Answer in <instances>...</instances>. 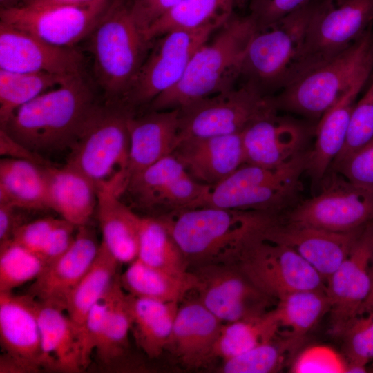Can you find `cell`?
Masks as SVG:
<instances>
[{"instance_id":"cell-50","label":"cell","mask_w":373,"mask_h":373,"mask_svg":"<svg viewBox=\"0 0 373 373\" xmlns=\"http://www.w3.org/2000/svg\"><path fill=\"white\" fill-rule=\"evenodd\" d=\"M76 227L61 219L55 228L39 256L46 261L47 265L61 256L72 245L75 234Z\"/></svg>"},{"instance_id":"cell-32","label":"cell","mask_w":373,"mask_h":373,"mask_svg":"<svg viewBox=\"0 0 373 373\" xmlns=\"http://www.w3.org/2000/svg\"><path fill=\"white\" fill-rule=\"evenodd\" d=\"M235 0H182L158 19L144 32L152 42L175 30L215 31L233 15Z\"/></svg>"},{"instance_id":"cell-49","label":"cell","mask_w":373,"mask_h":373,"mask_svg":"<svg viewBox=\"0 0 373 373\" xmlns=\"http://www.w3.org/2000/svg\"><path fill=\"white\" fill-rule=\"evenodd\" d=\"M182 1L128 0L132 15L144 33L157 19Z\"/></svg>"},{"instance_id":"cell-33","label":"cell","mask_w":373,"mask_h":373,"mask_svg":"<svg viewBox=\"0 0 373 373\" xmlns=\"http://www.w3.org/2000/svg\"><path fill=\"white\" fill-rule=\"evenodd\" d=\"M120 283L122 288L133 296L180 303L193 291L196 280L191 270L183 275L173 274L136 259L120 276Z\"/></svg>"},{"instance_id":"cell-39","label":"cell","mask_w":373,"mask_h":373,"mask_svg":"<svg viewBox=\"0 0 373 373\" xmlns=\"http://www.w3.org/2000/svg\"><path fill=\"white\" fill-rule=\"evenodd\" d=\"M303 338L278 334L251 350L222 361L224 373H271L281 370L302 343Z\"/></svg>"},{"instance_id":"cell-8","label":"cell","mask_w":373,"mask_h":373,"mask_svg":"<svg viewBox=\"0 0 373 373\" xmlns=\"http://www.w3.org/2000/svg\"><path fill=\"white\" fill-rule=\"evenodd\" d=\"M318 3L312 0L272 26L256 31L242 64L240 77L245 82L267 95L269 90H281L288 84Z\"/></svg>"},{"instance_id":"cell-46","label":"cell","mask_w":373,"mask_h":373,"mask_svg":"<svg viewBox=\"0 0 373 373\" xmlns=\"http://www.w3.org/2000/svg\"><path fill=\"white\" fill-rule=\"evenodd\" d=\"M329 170L336 171L354 184L373 192V138Z\"/></svg>"},{"instance_id":"cell-11","label":"cell","mask_w":373,"mask_h":373,"mask_svg":"<svg viewBox=\"0 0 373 373\" xmlns=\"http://www.w3.org/2000/svg\"><path fill=\"white\" fill-rule=\"evenodd\" d=\"M372 23L373 0H319L289 84L352 44Z\"/></svg>"},{"instance_id":"cell-19","label":"cell","mask_w":373,"mask_h":373,"mask_svg":"<svg viewBox=\"0 0 373 373\" xmlns=\"http://www.w3.org/2000/svg\"><path fill=\"white\" fill-rule=\"evenodd\" d=\"M365 225L347 232H334L278 219L262 229L260 235L294 249L327 282L347 257Z\"/></svg>"},{"instance_id":"cell-43","label":"cell","mask_w":373,"mask_h":373,"mask_svg":"<svg viewBox=\"0 0 373 373\" xmlns=\"http://www.w3.org/2000/svg\"><path fill=\"white\" fill-rule=\"evenodd\" d=\"M373 138V82L353 108L345 144L331 164L342 161Z\"/></svg>"},{"instance_id":"cell-28","label":"cell","mask_w":373,"mask_h":373,"mask_svg":"<svg viewBox=\"0 0 373 373\" xmlns=\"http://www.w3.org/2000/svg\"><path fill=\"white\" fill-rule=\"evenodd\" d=\"M48 208L79 227L86 225L97 207L95 184L82 173L66 164L46 166Z\"/></svg>"},{"instance_id":"cell-29","label":"cell","mask_w":373,"mask_h":373,"mask_svg":"<svg viewBox=\"0 0 373 373\" xmlns=\"http://www.w3.org/2000/svg\"><path fill=\"white\" fill-rule=\"evenodd\" d=\"M64 310L37 300V313L46 370H82L79 328Z\"/></svg>"},{"instance_id":"cell-52","label":"cell","mask_w":373,"mask_h":373,"mask_svg":"<svg viewBox=\"0 0 373 373\" xmlns=\"http://www.w3.org/2000/svg\"><path fill=\"white\" fill-rule=\"evenodd\" d=\"M0 372L27 373L35 372L26 363L4 352L3 354L1 355L0 358Z\"/></svg>"},{"instance_id":"cell-12","label":"cell","mask_w":373,"mask_h":373,"mask_svg":"<svg viewBox=\"0 0 373 373\" xmlns=\"http://www.w3.org/2000/svg\"><path fill=\"white\" fill-rule=\"evenodd\" d=\"M320 191L297 203L287 222L334 232H347L373 221V192L359 187L339 173L329 170Z\"/></svg>"},{"instance_id":"cell-45","label":"cell","mask_w":373,"mask_h":373,"mask_svg":"<svg viewBox=\"0 0 373 373\" xmlns=\"http://www.w3.org/2000/svg\"><path fill=\"white\" fill-rule=\"evenodd\" d=\"M113 284L107 294L90 309L80 328L82 370H85L90 365L91 354L95 352L102 338L111 306Z\"/></svg>"},{"instance_id":"cell-3","label":"cell","mask_w":373,"mask_h":373,"mask_svg":"<svg viewBox=\"0 0 373 373\" xmlns=\"http://www.w3.org/2000/svg\"><path fill=\"white\" fill-rule=\"evenodd\" d=\"M256 31L254 22L248 15H233L212 39L199 47L182 79L154 99L149 111L180 108L234 88Z\"/></svg>"},{"instance_id":"cell-31","label":"cell","mask_w":373,"mask_h":373,"mask_svg":"<svg viewBox=\"0 0 373 373\" xmlns=\"http://www.w3.org/2000/svg\"><path fill=\"white\" fill-rule=\"evenodd\" d=\"M131 329L139 347L151 358L165 350L179 303L142 298L127 294Z\"/></svg>"},{"instance_id":"cell-34","label":"cell","mask_w":373,"mask_h":373,"mask_svg":"<svg viewBox=\"0 0 373 373\" xmlns=\"http://www.w3.org/2000/svg\"><path fill=\"white\" fill-rule=\"evenodd\" d=\"M120 263L101 242L97 254L68 298L65 311L81 328L90 309L111 289Z\"/></svg>"},{"instance_id":"cell-24","label":"cell","mask_w":373,"mask_h":373,"mask_svg":"<svg viewBox=\"0 0 373 373\" xmlns=\"http://www.w3.org/2000/svg\"><path fill=\"white\" fill-rule=\"evenodd\" d=\"M223 323L197 299L178 307L165 350L187 367L211 362V353Z\"/></svg>"},{"instance_id":"cell-41","label":"cell","mask_w":373,"mask_h":373,"mask_svg":"<svg viewBox=\"0 0 373 373\" xmlns=\"http://www.w3.org/2000/svg\"><path fill=\"white\" fill-rule=\"evenodd\" d=\"M46 266L39 255L12 240L0 244V292L34 281Z\"/></svg>"},{"instance_id":"cell-42","label":"cell","mask_w":373,"mask_h":373,"mask_svg":"<svg viewBox=\"0 0 373 373\" xmlns=\"http://www.w3.org/2000/svg\"><path fill=\"white\" fill-rule=\"evenodd\" d=\"M348 373L366 372L373 361V309L357 316L342 336Z\"/></svg>"},{"instance_id":"cell-4","label":"cell","mask_w":373,"mask_h":373,"mask_svg":"<svg viewBox=\"0 0 373 373\" xmlns=\"http://www.w3.org/2000/svg\"><path fill=\"white\" fill-rule=\"evenodd\" d=\"M87 38L99 86L107 101L122 102L151 43L135 20L128 0H111Z\"/></svg>"},{"instance_id":"cell-54","label":"cell","mask_w":373,"mask_h":373,"mask_svg":"<svg viewBox=\"0 0 373 373\" xmlns=\"http://www.w3.org/2000/svg\"><path fill=\"white\" fill-rule=\"evenodd\" d=\"M370 289L367 299L363 303L359 316L367 314L373 309V255L372 257L370 268Z\"/></svg>"},{"instance_id":"cell-40","label":"cell","mask_w":373,"mask_h":373,"mask_svg":"<svg viewBox=\"0 0 373 373\" xmlns=\"http://www.w3.org/2000/svg\"><path fill=\"white\" fill-rule=\"evenodd\" d=\"M68 78L46 73H23L0 69L1 126L21 106Z\"/></svg>"},{"instance_id":"cell-15","label":"cell","mask_w":373,"mask_h":373,"mask_svg":"<svg viewBox=\"0 0 373 373\" xmlns=\"http://www.w3.org/2000/svg\"><path fill=\"white\" fill-rule=\"evenodd\" d=\"M210 188L193 179L171 154L129 178L124 192L137 207L163 216L199 207Z\"/></svg>"},{"instance_id":"cell-56","label":"cell","mask_w":373,"mask_h":373,"mask_svg":"<svg viewBox=\"0 0 373 373\" xmlns=\"http://www.w3.org/2000/svg\"><path fill=\"white\" fill-rule=\"evenodd\" d=\"M327 1L330 3H333L336 4V3H340L342 0H327Z\"/></svg>"},{"instance_id":"cell-35","label":"cell","mask_w":373,"mask_h":373,"mask_svg":"<svg viewBox=\"0 0 373 373\" xmlns=\"http://www.w3.org/2000/svg\"><path fill=\"white\" fill-rule=\"evenodd\" d=\"M137 259L173 274L183 275L190 271L181 250L159 217H141Z\"/></svg>"},{"instance_id":"cell-16","label":"cell","mask_w":373,"mask_h":373,"mask_svg":"<svg viewBox=\"0 0 373 373\" xmlns=\"http://www.w3.org/2000/svg\"><path fill=\"white\" fill-rule=\"evenodd\" d=\"M111 0L83 6H17L0 10V19L10 26L55 46L73 47L86 38Z\"/></svg>"},{"instance_id":"cell-38","label":"cell","mask_w":373,"mask_h":373,"mask_svg":"<svg viewBox=\"0 0 373 373\" xmlns=\"http://www.w3.org/2000/svg\"><path fill=\"white\" fill-rule=\"evenodd\" d=\"M131 329L127 294L124 291L119 275L113 284L111 306L102 338L95 350L97 358L103 367L117 366L126 356Z\"/></svg>"},{"instance_id":"cell-37","label":"cell","mask_w":373,"mask_h":373,"mask_svg":"<svg viewBox=\"0 0 373 373\" xmlns=\"http://www.w3.org/2000/svg\"><path fill=\"white\" fill-rule=\"evenodd\" d=\"M329 309L327 289H308L278 300L271 312L280 330L285 328V334L303 338Z\"/></svg>"},{"instance_id":"cell-6","label":"cell","mask_w":373,"mask_h":373,"mask_svg":"<svg viewBox=\"0 0 373 373\" xmlns=\"http://www.w3.org/2000/svg\"><path fill=\"white\" fill-rule=\"evenodd\" d=\"M133 110L122 102L99 104L70 149L66 164L99 187L115 183L126 188Z\"/></svg>"},{"instance_id":"cell-1","label":"cell","mask_w":373,"mask_h":373,"mask_svg":"<svg viewBox=\"0 0 373 373\" xmlns=\"http://www.w3.org/2000/svg\"><path fill=\"white\" fill-rule=\"evenodd\" d=\"M98 105L80 74L21 106L1 129L38 156L70 150Z\"/></svg>"},{"instance_id":"cell-53","label":"cell","mask_w":373,"mask_h":373,"mask_svg":"<svg viewBox=\"0 0 373 373\" xmlns=\"http://www.w3.org/2000/svg\"><path fill=\"white\" fill-rule=\"evenodd\" d=\"M99 0H23L19 6H83Z\"/></svg>"},{"instance_id":"cell-57","label":"cell","mask_w":373,"mask_h":373,"mask_svg":"<svg viewBox=\"0 0 373 373\" xmlns=\"http://www.w3.org/2000/svg\"><path fill=\"white\" fill-rule=\"evenodd\" d=\"M372 367H373V363H372Z\"/></svg>"},{"instance_id":"cell-9","label":"cell","mask_w":373,"mask_h":373,"mask_svg":"<svg viewBox=\"0 0 373 373\" xmlns=\"http://www.w3.org/2000/svg\"><path fill=\"white\" fill-rule=\"evenodd\" d=\"M179 111L178 142L240 133L253 122L278 112L272 96L248 82L189 104Z\"/></svg>"},{"instance_id":"cell-27","label":"cell","mask_w":373,"mask_h":373,"mask_svg":"<svg viewBox=\"0 0 373 373\" xmlns=\"http://www.w3.org/2000/svg\"><path fill=\"white\" fill-rule=\"evenodd\" d=\"M97 191L102 243L120 264H130L137 258L141 217L121 201L123 190L117 184H104Z\"/></svg>"},{"instance_id":"cell-48","label":"cell","mask_w":373,"mask_h":373,"mask_svg":"<svg viewBox=\"0 0 373 373\" xmlns=\"http://www.w3.org/2000/svg\"><path fill=\"white\" fill-rule=\"evenodd\" d=\"M61 220L50 217L25 222L17 229L12 240L39 255Z\"/></svg>"},{"instance_id":"cell-30","label":"cell","mask_w":373,"mask_h":373,"mask_svg":"<svg viewBox=\"0 0 373 373\" xmlns=\"http://www.w3.org/2000/svg\"><path fill=\"white\" fill-rule=\"evenodd\" d=\"M46 166L26 159H1L0 204L22 210L48 209Z\"/></svg>"},{"instance_id":"cell-21","label":"cell","mask_w":373,"mask_h":373,"mask_svg":"<svg viewBox=\"0 0 373 373\" xmlns=\"http://www.w3.org/2000/svg\"><path fill=\"white\" fill-rule=\"evenodd\" d=\"M99 245L93 230L86 225L77 227L72 245L45 267L30 285L28 294L65 311L68 296L93 262Z\"/></svg>"},{"instance_id":"cell-26","label":"cell","mask_w":373,"mask_h":373,"mask_svg":"<svg viewBox=\"0 0 373 373\" xmlns=\"http://www.w3.org/2000/svg\"><path fill=\"white\" fill-rule=\"evenodd\" d=\"M372 72L360 76L347 92L319 119L316 140L309 150L306 171L312 184L319 185L330 166L342 150L346 140L351 115L357 97Z\"/></svg>"},{"instance_id":"cell-13","label":"cell","mask_w":373,"mask_h":373,"mask_svg":"<svg viewBox=\"0 0 373 373\" xmlns=\"http://www.w3.org/2000/svg\"><path fill=\"white\" fill-rule=\"evenodd\" d=\"M213 32L175 30L158 37L122 102L133 110L150 104L157 96L175 86L183 77L195 52Z\"/></svg>"},{"instance_id":"cell-22","label":"cell","mask_w":373,"mask_h":373,"mask_svg":"<svg viewBox=\"0 0 373 373\" xmlns=\"http://www.w3.org/2000/svg\"><path fill=\"white\" fill-rule=\"evenodd\" d=\"M0 341L6 353L35 372L46 364L37 313V300L28 294L0 292Z\"/></svg>"},{"instance_id":"cell-36","label":"cell","mask_w":373,"mask_h":373,"mask_svg":"<svg viewBox=\"0 0 373 373\" xmlns=\"http://www.w3.org/2000/svg\"><path fill=\"white\" fill-rule=\"evenodd\" d=\"M279 332L271 310L259 316L223 323L212 350L211 361L240 355L273 338Z\"/></svg>"},{"instance_id":"cell-10","label":"cell","mask_w":373,"mask_h":373,"mask_svg":"<svg viewBox=\"0 0 373 373\" xmlns=\"http://www.w3.org/2000/svg\"><path fill=\"white\" fill-rule=\"evenodd\" d=\"M262 230L247 240L232 263L256 287L276 301L298 291L326 289L325 280L298 253L263 238Z\"/></svg>"},{"instance_id":"cell-2","label":"cell","mask_w":373,"mask_h":373,"mask_svg":"<svg viewBox=\"0 0 373 373\" xmlns=\"http://www.w3.org/2000/svg\"><path fill=\"white\" fill-rule=\"evenodd\" d=\"M189 268L232 264L247 241L277 220L278 213L211 207L185 209L160 216Z\"/></svg>"},{"instance_id":"cell-17","label":"cell","mask_w":373,"mask_h":373,"mask_svg":"<svg viewBox=\"0 0 373 373\" xmlns=\"http://www.w3.org/2000/svg\"><path fill=\"white\" fill-rule=\"evenodd\" d=\"M373 255V221L367 224L347 257L326 282L331 332L342 336L359 316L370 289V268Z\"/></svg>"},{"instance_id":"cell-25","label":"cell","mask_w":373,"mask_h":373,"mask_svg":"<svg viewBox=\"0 0 373 373\" xmlns=\"http://www.w3.org/2000/svg\"><path fill=\"white\" fill-rule=\"evenodd\" d=\"M179 115V108H173L152 110L141 116H131L128 123L130 147L127 181L134 174L173 153L178 142Z\"/></svg>"},{"instance_id":"cell-5","label":"cell","mask_w":373,"mask_h":373,"mask_svg":"<svg viewBox=\"0 0 373 373\" xmlns=\"http://www.w3.org/2000/svg\"><path fill=\"white\" fill-rule=\"evenodd\" d=\"M373 70L370 26L352 44L304 73L272 96L275 107L309 119L320 117L363 74Z\"/></svg>"},{"instance_id":"cell-47","label":"cell","mask_w":373,"mask_h":373,"mask_svg":"<svg viewBox=\"0 0 373 373\" xmlns=\"http://www.w3.org/2000/svg\"><path fill=\"white\" fill-rule=\"evenodd\" d=\"M312 0H250L248 15L256 31L267 28Z\"/></svg>"},{"instance_id":"cell-14","label":"cell","mask_w":373,"mask_h":373,"mask_svg":"<svg viewBox=\"0 0 373 373\" xmlns=\"http://www.w3.org/2000/svg\"><path fill=\"white\" fill-rule=\"evenodd\" d=\"M192 271L196 280L193 291L195 299L223 323L261 316L269 311L267 308L275 300L234 265L210 264Z\"/></svg>"},{"instance_id":"cell-44","label":"cell","mask_w":373,"mask_h":373,"mask_svg":"<svg viewBox=\"0 0 373 373\" xmlns=\"http://www.w3.org/2000/svg\"><path fill=\"white\" fill-rule=\"evenodd\" d=\"M293 373H344L347 372L345 356L324 345H315L303 350L293 360Z\"/></svg>"},{"instance_id":"cell-20","label":"cell","mask_w":373,"mask_h":373,"mask_svg":"<svg viewBox=\"0 0 373 373\" xmlns=\"http://www.w3.org/2000/svg\"><path fill=\"white\" fill-rule=\"evenodd\" d=\"M310 130L301 122L278 116L260 119L242 133L245 164L277 168L305 153Z\"/></svg>"},{"instance_id":"cell-51","label":"cell","mask_w":373,"mask_h":373,"mask_svg":"<svg viewBox=\"0 0 373 373\" xmlns=\"http://www.w3.org/2000/svg\"><path fill=\"white\" fill-rule=\"evenodd\" d=\"M20 209L0 204V244L12 240L17 229L23 224Z\"/></svg>"},{"instance_id":"cell-23","label":"cell","mask_w":373,"mask_h":373,"mask_svg":"<svg viewBox=\"0 0 373 373\" xmlns=\"http://www.w3.org/2000/svg\"><path fill=\"white\" fill-rule=\"evenodd\" d=\"M174 155L196 181L213 186L245 164L241 133L178 142Z\"/></svg>"},{"instance_id":"cell-18","label":"cell","mask_w":373,"mask_h":373,"mask_svg":"<svg viewBox=\"0 0 373 373\" xmlns=\"http://www.w3.org/2000/svg\"><path fill=\"white\" fill-rule=\"evenodd\" d=\"M0 69L70 77L84 74V58L73 47L48 44L0 21Z\"/></svg>"},{"instance_id":"cell-7","label":"cell","mask_w":373,"mask_h":373,"mask_svg":"<svg viewBox=\"0 0 373 373\" xmlns=\"http://www.w3.org/2000/svg\"><path fill=\"white\" fill-rule=\"evenodd\" d=\"M308 151L277 168L243 164L211 186L200 207L278 213L294 202L301 190Z\"/></svg>"},{"instance_id":"cell-55","label":"cell","mask_w":373,"mask_h":373,"mask_svg":"<svg viewBox=\"0 0 373 373\" xmlns=\"http://www.w3.org/2000/svg\"><path fill=\"white\" fill-rule=\"evenodd\" d=\"M23 0H0L1 9L19 6Z\"/></svg>"}]
</instances>
